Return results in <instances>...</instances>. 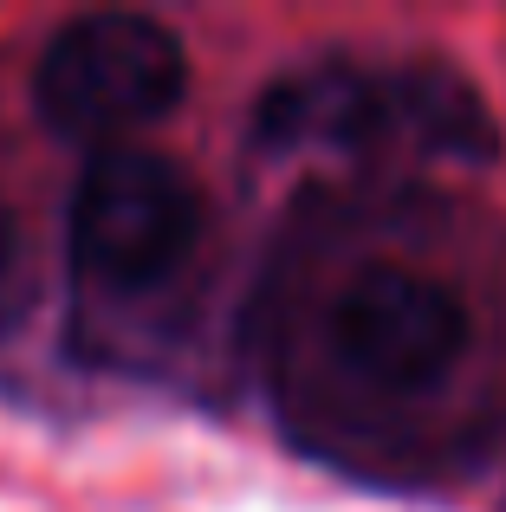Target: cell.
Returning <instances> with one entry per match:
<instances>
[{
	"label": "cell",
	"instance_id": "obj_1",
	"mask_svg": "<svg viewBox=\"0 0 506 512\" xmlns=\"http://www.w3.org/2000/svg\"><path fill=\"white\" fill-rule=\"evenodd\" d=\"M189 91V52L150 13H85L33 65V111L65 143H104L163 124Z\"/></svg>",
	"mask_w": 506,
	"mask_h": 512
},
{
	"label": "cell",
	"instance_id": "obj_2",
	"mask_svg": "<svg viewBox=\"0 0 506 512\" xmlns=\"http://www.w3.org/2000/svg\"><path fill=\"white\" fill-rule=\"evenodd\" d=\"M202 247V188L169 156L117 143L98 150L72 195V266L111 299L163 292Z\"/></svg>",
	"mask_w": 506,
	"mask_h": 512
},
{
	"label": "cell",
	"instance_id": "obj_3",
	"mask_svg": "<svg viewBox=\"0 0 506 512\" xmlns=\"http://www.w3.org/2000/svg\"><path fill=\"white\" fill-rule=\"evenodd\" d=\"M331 357L383 396H429L468 350V305L416 266H370L325 318Z\"/></svg>",
	"mask_w": 506,
	"mask_h": 512
},
{
	"label": "cell",
	"instance_id": "obj_4",
	"mask_svg": "<svg viewBox=\"0 0 506 512\" xmlns=\"http://www.w3.org/2000/svg\"><path fill=\"white\" fill-rule=\"evenodd\" d=\"M253 137L266 150H383L403 143V85L390 72H364L351 59H318L273 78L253 111Z\"/></svg>",
	"mask_w": 506,
	"mask_h": 512
},
{
	"label": "cell",
	"instance_id": "obj_5",
	"mask_svg": "<svg viewBox=\"0 0 506 512\" xmlns=\"http://www.w3.org/2000/svg\"><path fill=\"white\" fill-rule=\"evenodd\" d=\"M33 292H39V273H33V240H26L20 214L0 201V338L26 325L33 312Z\"/></svg>",
	"mask_w": 506,
	"mask_h": 512
}]
</instances>
